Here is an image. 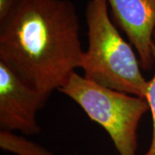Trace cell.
<instances>
[{"mask_svg": "<svg viewBox=\"0 0 155 155\" xmlns=\"http://www.w3.org/2000/svg\"><path fill=\"white\" fill-rule=\"evenodd\" d=\"M59 91L105 129L119 155H136L139 123L149 110L147 100L99 85L76 72Z\"/></svg>", "mask_w": 155, "mask_h": 155, "instance_id": "3957f363", "label": "cell"}, {"mask_svg": "<svg viewBox=\"0 0 155 155\" xmlns=\"http://www.w3.org/2000/svg\"><path fill=\"white\" fill-rule=\"evenodd\" d=\"M116 23L126 34L138 54L143 70L153 64L155 0H107Z\"/></svg>", "mask_w": 155, "mask_h": 155, "instance_id": "5b68a950", "label": "cell"}, {"mask_svg": "<svg viewBox=\"0 0 155 155\" xmlns=\"http://www.w3.org/2000/svg\"><path fill=\"white\" fill-rule=\"evenodd\" d=\"M84 54L71 0H20L0 23V61L48 96L80 68Z\"/></svg>", "mask_w": 155, "mask_h": 155, "instance_id": "6da1fadb", "label": "cell"}, {"mask_svg": "<svg viewBox=\"0 0 155 155\" xmlns=\"http://www.w3.org/2000/svg\"><path fill=\"white\" fill-rule=\"evenodd\" d=\"M49 96L24 82L0 61V127L32 135L41 132L36 113Z\"/></svg>", "mask_w": 155, "mask_h": 155, "instance_id": "277c9868", "label": "cell"}, {"mask_svg": "<svg viewBox=\"0 0 155 155\" xmlns=\"http://www.w3.org/2000/svg\"><path fill=\"white\" fill-rule=\"evenodd\" d=\"M152 51H153V61L155 64V36ZM146 100L147 101L149 110L152 114V118H153V135H152V140H151L148 150L147 151L145 155H155V72L153 78L148 81V87H147Z\"/></svg>", "mask_w": 155, "mask_h": 155, "instance_id": "52a82bcc", "label": "cell"}, {"mask_svg": "<svg viewBox=\"0 0 155 155\" xmlns=\"http://www.w3.org/2000/svg\"><path fill=\"white\" fill-rule=\"evenodd\" d=\"M107 0H89L85 6L88 49L80 68L84 77L107 88L146 99L148 81L132 46L111 21Z\"/></svg>", "mask_w": 155, "mask_h": 155, "instance_id": "7a4b0ae2", "label": "cell"}, {"mask_svg": "<svg viewBox=\"0 0 155 155\" xmlns=\"http://www.w3.org/2000/svg\"><path fill=\"white\" fill-rule=\"evenodd\" d=\"M20 0H0V23L11 15Z\"/></svg>", "mask_w": 155, "mask_h": 155, "instance_id": "ba28073f", "label": "cell"}, {"mask_svg": "<svg viewBox=\"0 0 155 155\" xmlns=\"http://www.w3.org/2000/svg\"><path fill=\"white\" fill-rule=\"evenodd\" d=\"M0 147L16 155H55L51 151L12 131H0Z\"/></svg>", "mask_w": 155, "mask_h": 155, "instance_id": "8992f818", "label": "cell"}]
</instances>
